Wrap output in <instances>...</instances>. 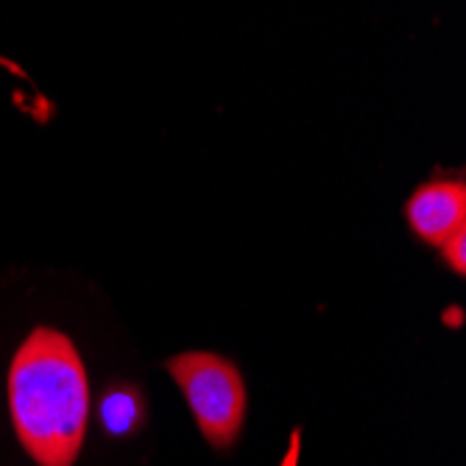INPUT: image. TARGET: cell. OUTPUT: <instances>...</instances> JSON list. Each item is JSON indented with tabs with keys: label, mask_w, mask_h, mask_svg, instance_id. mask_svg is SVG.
<instances>
[{
	"label": "cell",
	"mask_w": 466,
	"mask_h": 466,
	"mask_svg": "<svg viewBox=\"0 0 466 466\" xmlns=\"http://www.w3.org/2000/svg\"><path fill=\"white\" fill-rule=\"evenodd\" d=\"M9 410L23 450L39 466H73L90 416L87 371L73 341L36 327L9 369Z\"/></svg>",
	"instance_id": "1"
},
{
	"label": "cell",
	"mask_w": 466,
	"mask_h": 466,
	"mask_svg": "<svg viewBox=\"0 0 466 466\" xmlns=\"http://www.w3.org/2000/svg\"><path fill=\"white\" fill-rule=\"evenodd\" d=\"M167 371L185 391L204 439L229 447L246 419V386L235 363L213 352H185L167 360Z\"/></svg>",
	"instance_id": "2"
},
{
	"label": "cell",
	"mask_w": 466,
	"mask_h": 466,
	"mask_svg": "<svg viewBox=\"0 0 466 466\" xmlns=\"http://www.w3.org/2000/svg\"><path fill=\"white\" fill-rule=\"evenodd\" d=\"M405 221L416 238L441 246L458 229H466V185L463 177L441 174L419 185L405 204Z\"/></svg>",
	"instance_id": "3"
},
{
	"label": "cell",
	"mask_w": 466,
	"mask_h": 466,
	"mask_svg": "<svg viewBox=\"0 0 466 466\" xmlns=\"http://www.w3.org/2000/svg\"><path fill=\"white\" fill-rule=\"evenodd\" d=\"M140 413H143V405H140V397L132 389H112L106 394L104 405H101L104 425L115 436L135 431V425L140 421Z\"/></svg>",
	"instance_id": "4"
},
{
	"label": "cell",
	"mask_w": 466,
	"mask_h": 466,
	"mask_svg": "<svg viewBox=\"0 0 466 466\" xmlns=\"http://www.w3.org/2000/svg\"><path fill=\"white\" fill-rule=\"evenodd\" d=\"M441 248H444V258L452 266V271L463 274L466 271V229H458L450 240L441 243Z\"/></svg>",
	"instance_id": "5"
}]
</instances>
